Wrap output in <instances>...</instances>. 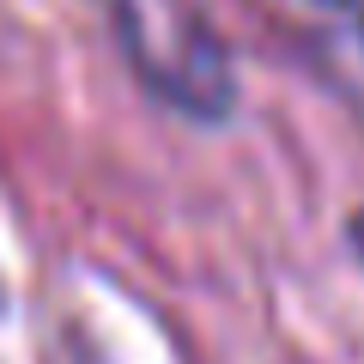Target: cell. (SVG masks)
<instances>
[{"label": "cell", "mask_w": 364, "mask_h": 364, "mask_svg": "<svg viewBox=\"0 0 364 364\" xmlns=\"http://www.w3.org/2000/svg\"><path fill=\"white\" fill-rule=\"evenodd\" d=\"M109 18L134 79L158 104L195 122H225L237 104V67L219 31L200 18L195 0H97Z\"/></svg>", "instance_id": "cell-1"}, {"label": "cell", "mask_w": 364, "mask_h": 364, "mask_svg": "<svg viewBox=\"0 0 364 364\" xmlns=\"http://www.w3.org/2000/svg\"><path fill=\"white\" fill-rule=\"evenodd\" d=\"M267 18L286 49L304 55L322 85H334V97H346L364 116V6L358 0H249Z\"/></svg>", "instance_id": "cell-2"}]
</instances>
